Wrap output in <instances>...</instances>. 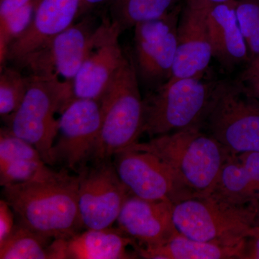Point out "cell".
<instances>
[{
    "label": "cell",
    "instance_id": "4dcf8cb0",
    "mask_svg": "<svg viewBox=\"0 0 259 259\" xmlns=\"http://www.w3.org/2000/svg\"><path fill=\"white\" fill-rule=\"evenodd\" d=\"M196 3H199V4L209 5L219 4V3H227V2L233 1V0H194Z\"/></svg>",
    "mask_w": 259,
    "mask_h": 259
},
{
    "label": "cell",
    "instance_id": "9a60e30c",
    "mask_svg": "<svg viewBox=\"0 0 259 259\" xmlns=\"http://www.w3.org/2000/svg\"><path fill=\"white\" fill-rule=\"evenodd\" d=\"M82 0H39L31 23L10 44L6 61L15 63L64 31L81 18Z\"/></svg>",
    "mask_w": 259,
    "mask_h": 259
},
{
    "label": "cell",
    "instance_id": "83f0119b",
    "mask_svg": "<svg viewBox=\"0 0 259 259\" xmlns=\"http://www.w3.org/2000/svg\"><path fill=\"white\" fill-rule=\"evenodd\" d=\"M114 0H82L81 18L84 15L96 13L104 8H109Z\"/></svg>",
    "mask_w": 259,
    "mask_h": 259
},
{
    "label": "cell",
    "instance_id": "3957f363",
    "mask_svg": "<svg viewBox=\"0 0 259 259\" xmlns=\"http://www.w3.org/2000/svg\"><path fill=\"white\" fill-rule=\"evenodd\" d=\"M225 80L201 77L167 81L144 98L143 134L153 138L199 127Z\"/></svg>",
    "mask_w": 259,
    "mask_h": 259
},
{
    "label": "cell",
    "instance_id": "6da1fadb",
    "mask_svg": "<svg viewBox=\"0 0 259 259\" xmlns=\"http://www.w3.org/2000/svg\"><path fill=\"white\" fill-rule=\"evenodd\" d=\"M77 175L63 169L47 178L3 187L17 222L53 240L68 239L83 228Z\"/></svg>",
    "mask_w": 259,
    "mask_h": 259
},
{
    "label": "cell",
    "instance_id": "7402d4cb",
    "mask_svg": "<svg viewBox=\"0 0 259 259\" xmlns=\"http://www.w3.org/2000/svg\"><path fill=\"white\" fill-rule=\"evenodd\" d=\"M185 0H114L109 18L120 33L144 22L159 18L183 5Z\"/></svg>",
    "mask_w": 259,
    "mask_h": 259
},
{
    "label": "cell",
    "instance_id": "8fae6325",
    "mask_svg": "<svg viewBox=\"0 0 259 259\" xmlns=\"http://www.w3.org/2000/svg\"><path fill=\"white\" fill-rule=\"evenodd\" d=\"M112 161L120 180L136 197L174 204L195 197L171 167L153 153L125 148Z\"/></svg>",
    "mask_w": 259,
    "mask_h": 259
},
{
    "label": "cell",
    "instance_id": "f1b7e54d",
    "mask_svg": "<svg viewBox=\"0 0 259 259\" xmlns=\"http://www.w3.org/2000/svg\"><path fill=\"white\" fill-rule=\"evenodd\" d=\"M258 78L259 56L253 61H250L249 64L246 65L244 71L241 73L237 80L242 83H246L252 81V80L258 79Z\"/></svg>",
    "mask_w": 259,
    "mask_h": 259
},
{
    "label": "cell",
    "instance_id": "277c9868",
    "mask_svg": "<svg viewBox=\"0 0 259 259\" xmlns=\"http://www.w3.org/2000/svg\"><path fill=\"white\" fill-rule=\"evenodd\" d=\"M74 100L72 82L54 75H28V90L18 110L5 121L12 134L32 145L49 166L59 116Z\"/></svg>",
    "mask_w": 259,
    "mask_h": 259
},
{
    "label": "cell",
    "instance_id": "2e32d148",
    "mask_svg": "<svg viewBox=\"0 0 259 259\" xmlns=\"http://www.w3.org/2000/svg\"><path fill=\"white\" fill-rule=\"evenodd\" d=\"M112 30L87 58L72 81L74 99L100 101L127 56L119 42L120 32Z\"/></svg>",
    "mask_w": 259,
    "mask_h": 259
},
{
    "label": "cell",
    "instance_id": "8992f818",
    "mask_svg": "<svg viewBox=\"0 0 259 259\" xmlns=\"http://www.w3.org/2000/svg\"><path fill=\"white\" fill-rule=\"evenodd\" d=\"M259 202L237 204L212 192L174 204L173 218L182 234L203 241L242 244L255 226Z\"/></svg>",
    "mask_w": 259,
    "mask_h": 259
},
{
    "label": "cell",
    "instance_id": "f546056e",
    "mask_svg": "<svg viewBox=\"0 0 259 259\" xmlns=\"http://www.w3.org/2000/svg\"><path fill=\"white\" fill-rule=\"evenodd\" d=\"M243 83H244L245 88L247 89L248 93L251 94L253 96L256 97L259 100V78Z\"/></svg>",
    "mask_w": 259,
    "mask_h": 259
},
{
    "label": "cell",
    "instance_id": "ba28073f",
    "mask_svg": "<svg viewBox=\"0 0 259 259\" xmlns=\"http://www.w3.org/2000/svg\"><path fill=\"white\" fill-rule=\"evenodd\" d=\"M202 129L233 154L259 152V100L241 81L225 80Z\"/></svg>",
    "mask_w": 259,
    "mask_h": 259
},
{
    "label": "cell",
    "instance_id": "30bf717a",
    "mask_svg": "<svg viewBox=\"0 0 259 259\" xmlns=\"http://www.w3.org/2000/svg\"><path fill=\"white\" fill-rule=\"evenodd\" d=\"M78 171V206L83 228L103 229L117 221L131 195L112 159L91 162Z\"/></svg>",
    "mask_w": 259,
    "mask_h": 259
},
{
    "label": "cell",
    "instance_id": "ffe728a7",
    "mask_svg": "<svg viewBox=\"0 0 259 259\" xmlns=\"http://www.w3.org/2000/svg\"><path fill=\"white\" fill-rule=\"evenodd\" d=\"M212 192L237 204L259 202V152L231 153Z\"/></svg>",
    "mask_w": 259,
    "mask_h": 259
},
{
    "label": "cell",
    "instance_id": "1f68e13d",
    "mask_svg": "<svg viewBox=\"0 0 259 259\" xmlns=\"http://www.w3.org/2000/svg\"><path fill=\"white\" fill-rule=\"evenodd\" d=\"M255 226H259V207L257 212L256 219H255Z\"/></svg>",
    "mask_w": 259,
    "mask_h": 259
},
{
    "label": "cell",
    "instance_id": "44dd1931",
    "mask_svg": "<svg viewBox=\"0 0 259 259\" xmlns=\"http://www.w3.org/2000/svg\"><path fill=\"white\" fill-rule=\"evenodd\" d=\"M242 244L193 239L180 232L169 241L155 247L139 246L134 249L139 257L148 259H240Z\"/></svg>",
    "mask_w": 259,
    "mask_h": 259
},
{
    "label": "cell",
    "instance_id": "d4e9b609",
    "mask_svg": "<svg viewBox=\"0 0 259 259\" xmlns=\"http://www.w3.org/2000/svg\"><path fill=\"white\" fill-rule=\"evenodd\" d=\"M236 10L250 62L259 56V0H236Z\"/></svg>",
    "mask_w": 259,
    "mask_h": 259
},
{
    "label": "cell",
    "instance_id": "e0dca14e",
    "mask_svg": "<svg viewBox=\"0 0 259 259\" xmlns=\"http://www.w3.org/2000/svg\"><path fill=\"white\" fill-rule=\"evenodd\" d=\"M137 242L118 228L86 229L68 239L54 240L51 243L52 259L139 258L135 248Z\"/></svg>",
    "mask_w": 259,
    "mask_h": 259
},
{
    "label": "cell",
    "instance_id": "4316f807",
    "mask_svg": "<svg viewBox=\"0 0 259 259\" xmlns=\"http://www.w3.org/2000/svg\"><path fill=\"white\" fill-rule=\"evenodd\" d=\"M15 214L5 199L0 200V243L5 241L15 226Z\"/></svg>",
    "mask_w": 259,
    "mask_h": 259
},
{
    "label": "cell",
    "instance_id": "5bb4252c",
    "mask_svg": "<svg viewBox=\"0 0 259 259\" xmlns=\"http://www.w3.org/2000/svg\"><path fill=\"white\" fill-rule=\"evenodd\" d=\"M174 204L148 200L131 194L117 218V228L144 248L166 243L179 233L173 218Z\"/></svg>",
    "mask_w": 259,
    "mask_h": 259
},
{
    "label": "cell",
    "instance_id": "7c38bea8",
    "mask_svg": "<svg viewBox=\"0 0 259 259\" xmlns=\"http://www.w3.org/2000/svg\"><path fill=\"white\" fill-rule=\"evenodd\" d=\"M102 125L100 101L74 99L61 112L52 150L53 166L61 163L77 173L88 164L96 147Z\"/></svg>",
    "mask_w": 259,
    "mask_h": 259
},
{
    "label": "cell",
    "instance_id": "603a6c76",
    "mask_svg": "<svg viewBox=\"0 0 259 259\" xmlns=\"http://www.w3.org/2000/svg\"><path fill=\"white\" fill-rule=\"evenodd\" d=\"M53 241L16 222L8 238L0 243V258L52 259Z\"/></svg>",
    "mask_w": 259,
    "mask_h": 259
},
{
    "label": "cell",
    "instance_id": "52a82bcc",
    "mask_svg": "<svg viewBox=\"0 0 259 259\" xmlns=\"http://www.w3.org/2000/svg\"><path fill=\"white\" fill-rule=\"evenodd\" d=\"M112 28L109 17L84 15L15 64L29 74L54 75L72 82L87 58Z\"/></svg>",
    "mask_w": 259,
    "mask_h": 259
},
{
    "label": "cell",
    "instance_id": "484cf974",
    "mask_svg": "<svg viewBox=\"0 0 259 259\" xmlns=\"http://www.w3.org/2000/svg\"><path fill=\"white\" fill-rule=\"evenodd\" d=\"M240 259H259V226H253L247 232Z\"/></svg>",
    "mask_w": 259,
    "mask_h": 259
},
{
    "label": "cell",
    "instance_id": "4fadbf2b",
    "mask_svg": "<svg viewBox=\"0 0 259 259\" xmlns=\"http://www.w3.org/2000/svg\"><path fill=\"white\" fill-rule=\"evenodd\" d=\"M208 8L185 0L177 29L176 59L168 81L205 75L212 59L207 25Z\"/></svg>",
    "mask_w": 259,
    "mask_h": 259
},
{
    "label": "cell",
    "instance_id": "7a4b0ae2",
    "mask_svg": "<svg viewBox=\"0 0 259 259\" xmlns=\"http://www.w3.org/2000/svg\"><path fill=\"white\" fill-rule=\"evenodd\" d=\"M126 148L146 151L161 158L195 197L212 193L231 153L199 127L156 136Z\"/></svg>",
    "mask_w": 259,
    "mask_h": 259
},
{
    "label": "cell",
    "instance_id": "5b68a950",
    "mask_svg": "<svg viewBox=\"0 0 259 259\" xmlns=\"http://www.w3.org/2000/svg\"><path fill=\"white\" fill-rule=\"evenodd\" d=\"M139 83L132 59L127 57L100 100L101 131L90 162L112 159L116 153L139 142L144 125Z\"/></svg>",
    "mask_w": 259,
    "mask_h": 259
},
{
    "label": "cell",
    "instance_id": "9c48e42d",
    "mask_svg": "<svg viewBox=\"0 0 259 259\" xmlns=\"http://www.w3.org/2000/svg\"><path fill=\"white\" fill-rule=\"evenodd\" d=\"M184 4L161 18L138 24L134 28L131 58L139 82L152 90L171 77L177 55V29Z\"/></svg>",
    "mask_w": 259,
    "mask_h": 259
},
{
    "label": "cell",
    "instance_id": "cb8c5ba5",
    "mask_svg": "<svg viewBox=\"0 0 259 259\" xmlns=\"http://www.w3.org/2000/svg\"><path fill=\"white\" fill-rule=\"evenodd\" d=\"M28 90V76L15 68L1 66L0 71V115L5 120L21 105Z\"/></svg>",
    "mask_w": 259,
    "mask_h": 259
},
{
    "label": "cell",
    "instance_id": "ac0fdd59",
    "mask_svg": "<svg viewBox=\"0 0 259 259\" xmlns=\"http://www.w3.org/2000/svg\"><path fill=\"white\" fill-rule=\"evenodd\" d=\"M207 25L212 58L228 72L250 62L236 10V0L209 5Z\"/></svg>",
    "mask_w": 259,
    "mask_h": 259
},
{
    "label": "cell",
    "instance_id": "d6986e66",
    "mask_svg": "<svg viewBox=\"0 0 259 259\" xmlns=\"http://www.w3.org/2000/svg\"><path fill=\"white\" fill-rule=\"evenodd\" d=\"M36 148L7 128L0 131V184L3 187L42 180L56 171Z\"/></svg>",
    "mask_w": 259,
    "mask_h": 259
}]
</instances>
